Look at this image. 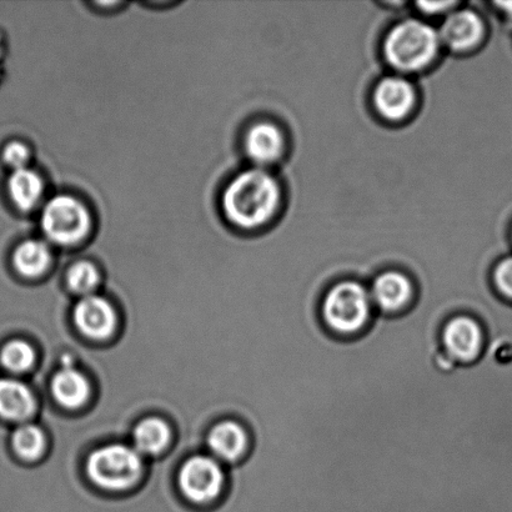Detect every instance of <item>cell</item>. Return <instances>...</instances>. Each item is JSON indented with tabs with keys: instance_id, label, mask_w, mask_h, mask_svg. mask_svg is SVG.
Masks as SVG:
<instances>
[{
	"instance_id": "1",
	"label": "cell",
	"mask_w": 512,
	"mask_h": 512,
	"mask_svg": "<svg viewBox=\"0 0 512 512\" xmlns=\"http://www.w3.org/2000/svg\"><path fill=\"white\" fill-rule=\"evenodd\" d=\"M319 319L329 334L339 339H355L368 331L376 310L369 286L358 279H341L321 294Z\"/></svg>"
},
{
	"instance_id": "2",
	"label": "cell",
	"mask_w": 512,
	"mask_h": 512,
	"mask_svg": "<svg viewBox=\"0 0 512 512\" xmlns=\"http://www.w3.org/2000/svg\"><path fill=\"white\" fill-rule=\"evenodd\" d=\"M225 217L235 227L255 229L268 223L279 207L280 188L263 169L239 174L223 194Z\"/></svg>"
},
{
	"instance_id": "3",
	"label": "cell",
	"mask_w": 512,
	"mask_h": 512,
	"mask_svg": "<svg viewBox=\"0 0 512 512\" xmlns=\"http://www.w3.org/2000/svg\"><path fill=\"white\" fill-rule=\"evenodd\" d=\"M440 45L439 34L419 20L396 25L385 42V55L393 67L416 72L433 62Z\"/></svg>"
},
{
	"instance_id": "4",
	"label": "cell",
	"mask_w": 512,
	"mask_h": 512,
	"mask_svg": "<svg viewBox=\"0 0 512 512\" xmlns=\"http://www.w3.org/2000/svg\"><path fill=\"white\" fill-rule=\"evenodd\" d=\"M88 475L99 488L112 491L129 489L142 475V458L129 446H104L89 456Z\"/></svg>"
},
{
	"instance_id": "5",
	"label": "cell",
	"mask_w": 512,
	"mask_h": 512,
	"mask_svg": "<svg viewBox=\"0 0 512 512\" xmlns=\"http://www.w3.org/2000/svg\"><path fill=\"white\" fill-rule=\"evenodd\" d=\"M43 233L57 245L72 247L83 242L92 228L89 210L70 195H58L50 199L42 212Z\"/></svg>"
},
{
	"instance_id": "6",
	"label": "cell",
	"mask_w": 512,
	"mask_h": 512,
	"mask_svg": "<svg viewBox=\"0 0 512 512\" xmlns=\"http://www.w3.org/2000/svg\"><path fill=\"white\" fill-rule=\"evenodd\" d=\"M441 349L458 365H471L479 361L486 346V331L476 316L456 313L449 316L440 328Z\"/></svg>"
},
{
	"instance_id": "7",
	"label": "cell",
	"mask_w": 512,
	"mask_h": 512,
	"mask_svg": "<svg viewBox=\"0 0 512 512\" xmlns=\"http://www.w3.org/2000/svg\"><path fill=\"white\" fill-rule=\"evenodd\" d=\"M376 313L394 316L406 313L416 301L418 286L400 270H386L375 276L369 286Z\"/></svg>"
},
{
	"instance_id": "8",
	"label": "cell",
	"mask_w": 512,
	"mask_h": 512,
	"mask_svg": "<svg viewBox=\"0 0 512 512\" xmlns=\"http://www.w3.org/2000/svg\"><path fill=\"white\" fill-rule=\"evenodd\" d=\"M224 474L217 461L208 456H194L183 465L179 485L183 494L193 503H209L220 494Z\"/></svg>"
},
{
	"instance_id": "9",
	"label": "cell",
	"mask_w": 512,
	"mask_h": 512,
	"mask_svg": "<svg viewBox=\"0 0 512 512\" xmlns=\"http://www.w3.org/2000/svg\"><path fill=\"white\" fill-rule=\"evenodd\" d=\"M74 323L87 338L103 340L113 334L117 315L107 300L97 295H89L75 305Z\"/></svg>"
},
{
	"instance_id": "10",
	"label": "cell",
	"mask_w": 512,
	"mask_h": 512,
	"mask_svg": "<svg viewBox=\"0 0 512 512\" xmlns=\"http://www.w3.org/2000/svg\"><path fill=\"white\" fill-rule=\"evenodd\" d=\"M375 105L384 118L390 120L404 119L413 108L415 93L405 79L386 78L375 90Z\"/></svg>"
},
{
	"instance_id": "11",
	"label": "cell",
	"mask_w": 512,
	"mask_h": 512,
	"mask_svg": "<svg viewBox=\"0 0 512 512\" xmlns=\"http://www.w3.org/2000/svg\"><path fill=\"white\" fill-rule=\"evenodd\" d=\"M439 37L449 48L463 52L474 48L480 42L483 37V23L470 10H460L445 20Z\"/></svg>"
},
{
	"instance_id": "12",
	"label": "cell",
	"mask_w": 512,
	"mask_h": 512,
	"mask_svg": "<svg viewBox=\"0 0 512 512\" xmlns=\"http://www.w3.org/2000/svg\"><path fill=\"white\" fill-rule=\"evenodd\" d=\"M34 409V396L27 385L15 379H0V419L23 423Z\"/></svg>"
},
{
	"instance_id": "13",
	"label": "cell",
	"mask_w": 512,
	"mask_h": 512,
	"mask_svg": "<svg viewBox=\"0 0 512 512\" xmlns=\"http://www.w3.org/2000/svg\"><path fill=\"white\" fill-rule=\"evenodd\" d=\"M283 147V135L270 123L255 124L245 138V149L250 159L259 165L274 163L283 152Z\"/></svg>"
},
{
	"instance_id": "14",
	"label": "cell",
	"mask_w": 512,
	"mask_h": 512,
	"mask_svg": "<svg viewBox=\"0 0 512 512\" xmlns=\"http://www.w3.org/2000/svg\"><path fill=\"white\" fill-rule=\"evenodd\" d=\"M209 446L218 458L237 461L247 453L249 435L247 430L235 421H223L210 433Z\"/></svg>"
},
{
	"instance_id": "15",
	"label": "cell",
	"mask_w": 512,
	"mask_h": 512,
	"mask_svg": "<svg viewBox=\"0 0 512 512\" xmlns=\"http://www.w3.org/2000/svg\"><path fill=\"white\" fill-rule=\"evenodd\" d=\"M55 400L64 408L78 409L87 403L90 394L88 380L73 368H63L52 381Z\"/></svg>"
},
{
	"instance_id": "16",
	"label": "cell",
	"mask_w": 512,
	"mask_h": 512,
	"mask_svg": "<svg viewBox=\"0 0 512 512\" xmlns=\"http://www.w3.org/2000/svg\"><path fill=\"white\" fill-rule=\"evenodd\" d=\"M10 199L20 210L29 212L39 204L44 194L42 178L34 170L25 168L14 170L8 180Z\"/></svg>"
},
{
	"instance_id": "17",
	"label": "cell",
	"mask_w": 512,
	"mask_h": 512,
	"mask_svg": "<svg viewBox=\"0 0 512 512\" xmlns=\"http://www.w3.org/2000/svg\"><path fill=\"white\" fill-rule=\"evenodd\" d=\"M52 259V252L47 244L40 240H27L15 249L13 265L24 278L34 279L49 269Z\"/></svg>"
},
{
	"instance_id": "18",
	"label": "cell",
	"mask_w": 512,
	"mask_h": 512,
	"mask_svg": "<svg viewBox=\"0 0 512 512\" xmlns=\"http://www.w3.org/2000/svg\"><path fill=\"white\" fill-rule=\"evenodd\" d=\"M170 441V430L163 420L145 419L134 430L135 450L139 454L157 455L167 448Z\"/></svg>"
},
{
	"instance_id": "19",
	"label": "cell",
	"mask_w": 512,
	"mask_h": 512,
	"mask_svg": "<svg viewBox=\"0 0 512 512\" xmlns=\"http://www.w3.org/2000/svg\"><path fill=\"white\" fill-rule=\"evenodd\" d=\"M44 444L42 430L32 424L18 426L12 436L13 449L23 460H37L43 453Z\"/></svg>"
},
{
	"instance_id": "20",
	"label": "cell",
	"mask_w": 512,
	"mask_h": 512,
	"mask_svg": "<svg viewBox=\"0 0 512 512\" xmlns=\"http://www.w3.org/2000/svg\"><path fill=\"white\" fill-rule=\"evenodd\" d=\"M34 360V350L27 341L12 340L0 350V364L13 374L27 373Z\"/></svg>"
},
{
	"instance_id": "21",
	"label": "cell",
	"mask_w": 512,
	"mask_h": 512,
	"mask_svg": "<svg viewBox=\"0 0 512 512\" xmlns=\"http://www.w3.org/2000/svg\"><path fill=\"white\" fill-rule=\"evenodd\" d=\"M69 288L75 294L89 296L97 289L100 283V275L95 265L89 261H79L69 269L67 275Z\"/></svg>"
},
{
	"instance_id": "22",
	"label": "cell",
	"mask_w": 512,
	"mask_h": 512,
	"mask_svg": "<svg viewBox=\"0 0 512 512\" xmlns=\"http://www.w3.org/2000/svg\"><path fill=\"white\" fill-rule=\"evenodd\" d=\"M491 279L496 295L505 303L512 305V256L496 264Z\"/></svg>"
},
{
	"instance_id": "23",
	"label": "cell",
	"mask_w": 512,
	"mask_h": 512,
	"mask_svg": "<svg viewBox=\"0 0 512 512\" xmlns=\"http://www.w3.org/2000/svg\"><path fill=\"white\" fill-rule=\"evenodd\" d=\"M3 159L13 170L25 169L29 163L30 150L23 143L12 142L4 148Z\"/></svg>"
},
{
	"instance_id": "24",
	"label": "cell",
	"mask_w": 512,
	"mask_h": 512,
	"mask_svg": "<svg viewBox=\"0 0 512 512\" xmlns=\"http://www.w3.org/2000/svg\"><path fill=\"white\" fill-rule=\"evenodd\" d=\"M421 8L425 10V12L435 13V12H443L444 9L453 7L454 3L450 2H438V3H420Z\"/></svg>"
},
{
	"instance_id": "25",
	"label": "cell",
	"mask_w": 512,
	"mask_h": 512,
	"mask_svg": "<svg viewBox=\"0 0 512 512\" xmlns=\"http://www.w3.org/2000/svg\"><path fill=\"white\" fill-rule=\"evenodd\" d=\"M500 7L504 8L506 12H510L512 14V3H501Z\"/></svg>"
}]
</instances>
